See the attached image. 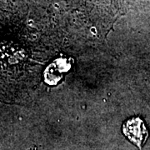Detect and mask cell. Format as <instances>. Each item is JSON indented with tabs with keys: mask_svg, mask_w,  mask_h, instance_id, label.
<instances>
[{
	"mask_svg": "<svg viewBox=\"0 0 150 150\" xmlns=\"http://www.w3.org/2000/svg\"><path fill=\"white\" fill-rule=\"evenodd\" d=\"M123 132L125 137L139 149H142L149 136L144 123L139 118H133L125 122L123 126Z\"/></svg>",
	"mask_w": 150,
	"mask_h": 150,
	"instance_id": "obj_1",
	"label": "cell"
}]
</instances>
